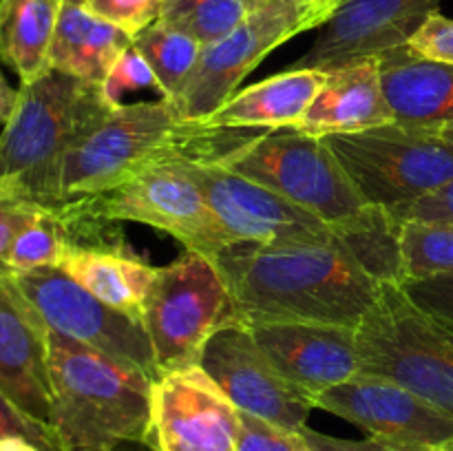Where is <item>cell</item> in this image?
Segmentation results:
<instances>
[{
    "label": "cell",
    "instance_id": "32",
    "mask_svg": "<svg viewBox=\"0 0 453 451\" xmlns=\"http://www.w3.org/2000/svg\"><path fill=\"white\" fill-rule=\"evenodd\" d=\"M4 438H22L34 442L42 451H65L56 432L49 424L31 418L20 409L7 394L0 389V440Z\"/></svg>",
    "mask_w": 453,
    "mask_h": 451
},
{
    "label": "cell",
    "instance_id": "27",
    "mask_svg": "<svg viewBox=\"0 0 453 451\" xmlns=\"http://www.w3.org/2000/svg\"><path fill=\"white\" fill-rule=\"evenodd\" d=\"M259 0H164L159 20L193 35L202 47L237 29Z\"/></svg>",
    "mask_w": 453,
    "mask_h": 451
},
{
    "label": "cell",
    "instance_id": "34",
    "mask_svg": "<svg viewBox=\"0 0 453 451\" xmlns=\"http://www.w3.org/2000/svg\"><path fill=\"white\" fill-rule=\"evenodd\" d=\"M239 451H312L299 432L270 424L242 411V436Z\"/></svg>",
    "mask_w": 453,
    "mask_h": 451
},
{
    "label": "cell",
    "instance_id": "29",
    "mask_svg": "<svg viewBox=\"0 0 453 451\" xmlns=\"http://www.w3.org/2000/svg\"><path fill=\"white\" fill-rule=\"evenodd\" d=\"M71 248V237L66 233L65 221L56 210H40L13 239L7 256H4L3 272L18 274L38 268L60 265L66 250Z\"/></svg>",
    "mask_w": 453,
    "mask_h": 451
},
{
    "label": "cell",
    "instance_id": "28",
    "mask_svg": "<svg viewBox=\"0 0 453 451\" xmlns=\"http://www.w3.org/2000/svg\"><path fill=\"white\" fill-rule=\"evenodd\" d=\"M403 286L420 279L453 274L451 221H403Z\"/></svg>",
    "mask_w": 453,
    "mask_h": 451
},
{
    "label": "cell",
    "instance_id": "9",
    "mask_svg": "<svg viewBox=\"0 0 453 451\" xmlns=\"http://www.w3.org/2000/svg\"><path fill=\"white\" fill-rule=\"evenodd\" d=\"M370 206L398 210L453 181V146L396 122L323 137Z\"/></svg>",
    "mask_w": 453,
    "mask_h": 451
},
{
    "label": "cell",
    "instance_id": "44",
    "mask_svg": "<svg viewBox=\"0 0 453 451\" xmlns=\"http://www.w3.org/2000/svg\"><path fill=\"white\" fill-rule=\"evenodd\" d=\"M438 451H453V442H451V445H447V447H442V449H438Z\"/></svg>",
    "mask_w": 453,
    "mask_h": 451
},
{
    "label": "cell",
    "instance_id": "40",
    "mask_svg": "<svg viewBox=\"0 0 453 451\" xmlns=\"http://www.w3.org/2000/svg\"><path fill=\"white\" fill-rule=\"evenodd\" d=\"M0 451H42L34 442L22 440V438H4L0 440Z\"/></svg>",
    "mask_w": 453,
    "mask_h": 451
},
{
    "label": "cell",
    "instance_id": "24",
    "mask_svg": "<svg viewBox=\"0 0 453 451\" xmlns=\"http://www.w3.org/2000/svg\"><path fill=\"white\" fill-rule=\"evenodd\" d=\"M60 0H0V60L22 84L47 73Z\"/></svg>",
    "mask_w": 453,
    "mask_h": 451
},
{
    "label": "cell",
    "instance_id": "1",
    "mask_svg": "<svg viewBox=\"0 0 453 451\" xmlns=\"http://www.w3.org/2000/svg\"><path fill=\"white\" fill-rule=\"evenodd\" d=\"M212 261L246 327L281 321L358 330L383 287L336 237L281 246L239 241Z\"/></svg>",
    "mask_w": 453,
    "mask_h": 451
},
{
    "label": "cell",
    "instance_id": "6",
    "mask_svg": "<svg viewBox=\"0 0 453 451\" xmlns=\"http://www.w3.org/2000/svg\"><path fill=\"white\" fill-rule=\"evenodd\" d=\"M215 164L274 190L330 228L367 206L323 137L295 126L259 131Z\"/></svg>",
    "mask_w": 453,
    "mask_h": 451
},
{
    "label": "cell",
    "instance_id": "21",
    "mask_svg": "<svg viewBox=\"0 0 453 451\" xmlns=\"http://www.w3.org/2000/svg\"><path fill=\"white\" fill-rule=\"evenodd\" d=\"M323 82H326V71L321 69H288L234 93L202 124L212 128H261V131L296 126Z\"/></svg>",
    "mask_w": 453,
    "mask_h": 451
},
{
    "label": "cell",
    "instance_id": "31",
    "mask_svg": "<svg viewBox=\"0 0 453 451\" xmlns=\"http://www.w3.org/2000/svg\"><path fill=\"white\" fill-rule=\"evenodd\" d=\"M84 7L135 38L162 18L164 0H84Z\"/></svg>",
    "mask_w": 453,
    "mask_h": 451
},
{
    "label": "cell",
    "instance_id": "14",
    "mask_svg": "<svg viewBox=\"0 0 453 451\" xmlns=\"http://www.w3.org/2000/svg\"><path fill=\"white\" fill-rule=\"evenodd\" d=\"M242 411L199 365L153 380L146 445L155 451H239Z\"/></svg>",
    "mask_w": 453,
    "mask_h": 451
},
{
    "label": "cell",
    "instance_id": "41",
    "mask_svg": "<svg viewBox=\"0 0 453 451\" xmlns=\"http://www.w3.org/2000/svg\"><path fill=\"white\" fill-rule=\"evenodd\" d=\"M100 451H155V449H153V447L146 445V442L127 440V442H119V445L106 447V449H100Z\"/></svg>",
    "mask_w": 453,
    "mask_h": 451
},
{
    "label": "cell",
    "instance_id": "17",
    "mask_svg": "<svg viewBox=\"0 0 453 451\" xmlns=\"http://www.w3.org/2000/svg\"><path fill=\"white\" fill-rule=\"evenodd\" d=\"M277 370L312 402L361 371L354 327L327 323H257L250 325Z\"/></svg>",
    "mask_w": 453,
    "mask_h": 451
},
{
    "label": "cell",
    "instance_id": "7",
    "mask_svg": "<svg viewBox=\"0 0 453 451\" xmlns=\"http://www.w3.org/2000/svg\"><path fill=\"white\" fill-rule=\"evenodd\" d=\"M341 3L343 0H259L237 29L203 47L190 78L168 102L186 122H206L270 51L303 31L321 29Z\"/></svg>",
    "mask_w": 453,
    "mask_h": 451
},
{
    "label": "cell",
    "instance_id": "25",
    "mask_svg": "<svg viewBox=\"0 0 453 451\" xmlns=\"http://www.w3.org/2000/svg\"><path fill=\"white\" fill-rule=\"evenodd\" d=\"M332 233L380 286H403V221L389 208L367 203Z\"/></svg>",
    "mask_w": 453,
    "mask_h": 451
},
{
    "label": "cell",
    "instance_id": "38",
    "mask_svg": "<svg viewBox=\"0 0 453 451\" xmlns=\"http://www.w3.org/2000/svg\"><path fill=\"white\" fill-rule=\"evenodd\" d=\"M299 433L303 436V440L308 442V447L312 451H403L392 445H385V442L380 440H374V438L348 440V438H334L327 436V433L314 432V429L310 427H303Z\"/></svg>",
    "mask_w": 453,
    "mask_h": 451
},
{
    "label": "cell",
    "instance_id": "20",
    "mask_svg": "<svg viewBox=\"0 0 453 451\" xmlns=\"http://www.w3.org/2000/svg\"><path fill=\"white\" fill-rule=\"evenodd\" d=\"M394 122L438 133L453 124V65L420 57L410 47L379 56Z\"/></svg>",
    "mask_w": 453,
    "mask_h": 451
},
{
    "label": "cell",
    "instance_id": "13",
    "mask_svg": "<svg viewBox=\"0 0 453 451\" xmlns=\"http://www.w3.org/2000/svg\"><path fill=\"white\" fill-rule=\"evenodd\" d=\"M197 365L243 414L288 432L308 427L305 423L314 409L312 398L305 396L277 370L257 343L250 327L242 323L219 327L203 348Z\"/></svg>",
    "mask_w": 453,
    "mask_h": 451
},
{
    "label": "cell",
    "instance_id": "11",
    "mask_svg": "<svg viewBox=\"0 0 453 451\" xmlns=\"http://www.w3.org/2000/svg\"><path fill=\"white\" fill-rule=\"evenodd\" d=\"M9 279L49 330L137 367L150 378L159 376L142 318L106 305L56 265L9 274Z\"/></svg>",
    "mask_w": 453,
    "mask_h": 451
},
{
    "label": "cell",
    "instance_id": "42",
    "mask_svg": "<svg viewBox=\"0 0 453 451\" xmlns=\"http://www.w3.org/2000/svg\"><path fill=\"white\" fill-rule=\"evenodd\" d=\"M438 135H441L445 141H449V144L453 146V124L451 126H445L442 131H438Z\"/></svg>",
    "mask_w": 453,
    "mask_h": 451
},
{
    "label": "cell",
    "instance_id": "10",
    "mask_svg": "<svg viewBox=\"0 0 453 451\" xmlns=\"http://www.w3.org/2000/svg\"><path fill=\"white\" fill-rule=\"evenodd\" d=\"M142 323L155 352L157 374L197 365L219 327L237 323L233 296L215 261L184 250L157 268Z\"/></svg>",
    "mask_w": 453,
    "mask_h": 451
},
{
    "label": "cell",
    "instance_id": "2",
    "mask_svg": "<svg viewBox=\"0 0 453 451\" xmlns=\"http://www.w3.org/2000/svg\"><path fill=\"white\" fill-rule=\"evenodd\" d=\"M261 128H212L186 122L166 97L119 104L69 149L60 171L58 208L100 197L137 172L171 157L217 162Z\"/></svg>",
    "mask_w": 453,
    "mask_h": 451
},
{
    "label": "cell",
    "instance_id": "4",
    "mask_svg": "<svg viewBox=\"0 0 453 451\" xmlns=\"http://www.w3.org/2000/svg\"><path fill=\"white\" fill-rule=\"evenodd\" d=\"M49 330V327H47ZM51 427L65 451L146 442L153 380L137 367L49 330Z\"/></svg>",
    "mask_w": 453,
    "mask_h": 451
},
{
    "label": "cell",
    "instance_id": "22",
    "mask_svg": "<svg viewBox=\"0 0 453 451\" xmlns=\"http://www.w3.org/2000/svg\"><path fill=\"white\" fill-rule=\"evenodd\" d=\"M131 44L133 35L97 18L84 4L62 3L49 66L84 82L102 84Z\"/></svg>",
    "mask_w": 453,
    "mask_h": 451
},
{
    "label": "cell",
    "instance_id": "26",
    "mask_svg": "<svg viewBox=\"0 0 453 451\" xmlns=\"http://www.w3.org/2000/svg\"><path fill=\"white\" fill-rule=\"evenodd\" d=\"M133 47L142 53L157 75L162 97L173 100L197 66L203 47L168 22L157 20L133 38Z\"/></svg>",
    "mask_w": 453,
    "mask_h": 451
},
{
    "label": "cell",
    "instance_id": "19",
    "mask_svg": "<svg viewBox=\"0 0 453 451\" xmlns=\"http://www.w3.org/2000/svg\"><path fill=\"white\" fill-rule=\"evenodd\" d=\"M394 122L379 57H363L326 71V82L295 128L314 137L358 133Z\"/></svg>",
    "mask_w": 453,
    "mask_h": 451
},
{
    "label": "cell",
    "instance_id": "8",
    "mask_svg": "<svg viewBox=\"0 0 453 451\" xmlns=\"http://www.w3.org/2000/svg\"><path fill=\"white\" fill-rule=\"evenodd\" d=\"M361 371L388 376L453 416V332L383 286L357 330Z\"/></svg>",
    "mask_w": 453,
    "mask_h": 451
},
{
    "label": "cell",
    "instance_id": "35",
    "mask_svg": "<svg viewBox=\"0 0 453 451\" xmlns=\"http://www.w3.org/2000/svg\"><path fill=\"white\" fill-rule=\"evenodd\" d=\"M407 47L420 57L453 65V20L442 13H432L423 27L411 35Z\"/></svg>",
    "mask_w": 453,
    "mask_h": 451
},
{
    "label": "cell",
    "instance_id": "3",
    "mask_svg": "<svg viewBox=\"0 0 453 451\" xmlns=\"http://www.w3.org/2000/svg\"><path fill=\"white\" fill-rule=\"evenodd\" d=\"M113 109L100 84L56 69L22 84L16 109L0 133V190L58 210L66 153Z\"/></svg>",
    "mask_w": 453,
    "mask_h": 451
},
{
    "label": "cell",
    "instance_id": "36",
    "mask_svg": "<svg viewBox=\"0 0 453 451\" xmlns=\"http://www.w3.org/2000/svg\"><path fill=\"white\" fill-rule=\"evenodd\" d=\"M40 210H44V208L29 202H22V199L0 190V272H3L4 256H7L16 234L20 233Z\"/></svg>",
    "mask_w": 453,
    "mask_h": 451
},
{
    "label": "cell",
    "instance_id": "43",
    "mask_svg": "<svg viewBox=\"0 0 453 451\" xmlns=\"http://www.w3.org/2000/svg\"><path fill=\"white\" fill-rule=\"evenodd\" d=\"M60 3H75V4H84V0H60Z\"/></svg>",
    "mask_w": 453,
    "mask_h": 451
},
{
    "label": "cell",
    "instance_id": "12",
    "mask_svg": "<svg viewBox=\"0 0 453 451\" xmlns=\"http://www.w3.org/2000/svg\"><path fill=\"white\" fill-rule=\"evenodd\" d=\"M314 407L403 451H438L453 442V416L388 376L358 371L323 392Z\"/></svg>",
    "mask_w": 453,
    "mask_h": 451
},
{
    "label": "cell",
    "instance_id": "15",
    "mask_svg": "<svg viewBox=\"0 0 453 451\" xmlns=\"http://www.w3.org/2000/svg\"><path fill=\"white\" fill-rule=\"evenodd\" d=\"M188 171L234 243L281 246L334 239L330 226L317 215L219 164L188 159Z\"/></svg>",
    "mask_w": 453,
    "mask_h": 451
},
{
    "label": "cell",
    "instance_id": "23",
    "mask_svg": "<svg viewBox=\"0 0 453 451\" xmlns=\"http://www.w3.org/2000/svg\"><path fill=\"white\" fill-rule=\"evenodd\" d=\"M58 268L106 305L142 318L157 268L115 248L71 246Z\"/></svg>",
    "mask_w": 453,
    "mask_h": 451
},
{
    "label": "cell",
    "instance_id": "18",
    "mask_svg": "<svg viewBox=\"0 0 453 451\" xmlns=\"http://www.w3.org/2000/svg\"><path fill=\"white\" fill-rule=\"evenodd\" d=\"M0 389L25 414L51 427L49 330L4 272H0Z\"/></svg>",
    "mask_w": 453,
    "mask_h": 451
},
{
    "label": "cell",
    "instance_id": "37",
    "mask_svg": "<svg viewBox=\"0 0 453 451\" xmlns=\"http://www.w3.org/2000/svg\"><path fill=\"white\" fill-rule=\"evenodd\" d=\"M392 212L401 221H451L453 224V181L436 193Z\"/></svg>",
    "mask_w": 453,
    "mask_h": 451
},
{
    "label": "cell",
    "instance_id": "30",
    "mask_svg": "<svg viewBox=\"0 0 453 451\" xmlns=\"http://www.w3.org/2000/svg\"><path fill=\"white\" fill-rule=\"evenodd\" d=\"M100 87L106 100H109L113 106L122 104L124 96H128V93H135V91L162 93L157 75L153 73L149 62L142 57V53L137 51L133 44L118 57V60H115V65L111 66L109 75H106L104 82H102Z\"/></svg>",
    "mask_w": 453,
    "mask_h": 451
},
{
    "label": "cell",
    "instance_id": "16",
    "mask_svg": "<svg viewBox=\"0 0 453 451\" xmlns=\"http://www.w3.org/2000/svg\"><path fill=\"white\" fill-rule=\"evenodd\" d=\"M438 4L441 0H343L290 69L330 71L405 47Z\"/></svg>",
    "mask_w": 453,
    "mask_h": 451
},
{
    "label": "cell",
    "instance_id": "33",
    "mask_svg": "<svg viewBox=\"0 0 453 451\" xmlns=\"http://www.w3.org/2000/svg\"><path fill=\"white\" fill-rule=\"evenodd\" d=\"M403 290L416 308L453 332V274L410 281L403 286Z\"/></svg>",
    "mask_w": 453,
    "mask_h": 451
},
{
    "label": "cell",
    "instance_id": "5",
    "mask_svg": "<svg viewBox=\"0 0 453 451\" xmlns=\"http://www.w3.org/2000/svg\"><path fill=\"white\" fill-rule=\"evenodd\" d=\"M188 159H164L100 197L62 203L56 212L66 226L137 221L175 237L188 252L215 259L234 241L190 175Z\"/></svg>",
    "mask_w": 453,
    "mask_h": 451
},
{
    "label": "cell",
    "instance_id": "39",
    "mask_svg": "<svg viewBox=\"0 0 453 451\" xmlns=\"http://www.w3.org/2000/svg\"><path fill=\"white\" fill-rule=\"evenodd\" d=\"M16 102H18V91H13V88L9 87L3 71H0V124H7V119L12 118L13 109H16Z\"/></svg>",
    "mask_w": 453,
    "mask_h": 451
}]
</instances>
